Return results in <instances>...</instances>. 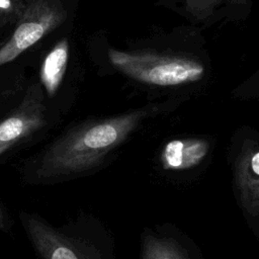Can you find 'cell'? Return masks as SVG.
I'll return each mask as SVG.
<instances>
[{"label":"cell","instance_id":"5b68a950","mask_svg":"<svg viewBox=\"0 0 259 259\" xmlns=\"http://www.w3.org/2000/svg\"><path fill=\"white\" fill-rule=\"evenodd\" d=\"M41 101V90L38 85H33L16 108L0 122V159L46 125L45 106Z\"/></svg>","mask_w":259,"mask_h":259},{"label":"cell","instance_id":"9c48e42d","mask_svg":"<svg viewBox=\"0 0 259 259\" xmlns=\"http://www.w3.org/2000/svg\"><path fill=\"white\" fill-rule=\"evenodd\" d=\"M143 259H189L184 249L170 238L147 235L143 239Z\"/></svg>","mask_w":259,"mask_h":259},{"label":"cell","instance_id":"30bf717a","mask_svg":"<svg viewBox=\"0 0 259 259\" xmlns=\"http://www.w3.org/2000/svg\"><path fill=\"white\" fill-rule=\"evenodd\" d=\"M26 5V0H0V27L15 24Z\"/></svg>","mask_w":259,"mask_h":259},{"label":"cell","instance_id":"ba28073f","mask_svg":"<svg viewBox=\"0 0 259 259\" xmlns=\"http://www.w3.org/2000/svg\"><path fill=\"white\" fill-rule=\"evenodd\" d=\"M68 61V42L60 41L45 58L40 68V81L49 95H54L64 77Z\"/></svg>","mask_w":259,"mask_h":259},{"label":"cell","instance_id":"277c9868","mask_svg":"<svg viewBox=\"0 0 259 259\" xmlns=\"http://www.w3.org/2000/svg\"><path fill=\"white\" fill-rule=\"evenodd\" d=\"M59 21V11L51 0H31L16 21L11 36L0 48V66L15 60L38 41Z\"/></svg>","mask_w":259,"mask_h":259},{"label":"cell","instance_id":"7c38bea8","mask_svg":"<svg viewBox=\"0 0 259 259\" xmlns=\"http://www.w3.org/2000/svg\"><path fill=\"white\" fill-rule=\"evenodd\" d=\"M2 45H3V42H1V41H0V48L2 47Z\"/></svg>","mask_w":259,"mask_h":259},{"label":"cell","instance_id":"7a4b0ae2","mask_svg":"<svg viewBox=\"0 0 259 259\" xmlns=\"http://www.w3.org/2000/svg\"><path fill=\"white\" fill-rule=\"evenodd\" d=\"M112 64L130 77L148 84L171 86L198 80L203 67L195 61L183 58L149 54H127L110 50Z\"/></svg>","mask_w":259,"mask_h":259},{"label":"cell","instance_id":"52a82bcc","mask_svg":"<svg viewBox=\"0 0 259 259\" xmlns=\"http://www.w3.org/2000/svg\"><path fill=\"white\" fill-rule=\"evenodd\" d=\"M210 144L203 139H180L168 142L161 153L164 169L183 171L201 164L209 153Z\"/></svg>","mask_w":259,"mask_h":259},{"label":"cell","instance_id":"8992f818","mask_svg":"<svg viewBox=\"0 0 259 259\" xmlns=\"http://www.w3.org/2000/svg\"><path fill=\"white\" fill-rule=\"evenodd\" d=\"M234 183L241 206L256 218L259 212V146L257 139L247 138L233 162Z\"/></svg>","mask_w":259,"mask_h":259},{"label":"cell","instance_id":"3957f363","mask_svg":"<svg viewBox=\"0 0 259 259\" xmlns=\"http://www.w3.org/2000/svg\"><path fill=\"white\" fill-rule=\"evenodd\" d=\"M20 219L41 259H103L97 248L84 239L68 235L36 215L21 212Z\"/></svg>","mask_w":259,"mask_h":259},{"label":"cell","instance_id":"6da1fadb","mask_svg":"<svg viewBox=\"0 0 259 259\" xmlns=\"http://www.w3.org/2000/svg\"><path fill=\"white\" fill-rule=\"evenodd\" d=\"M144 113L133 112L77 126L57 139L37 161L41 180L73 177L99 166L135 131Z\"/></svg>","mask_w":259,"mask_h":259},{"label":"cell","instance_id":"8fae6325","mask_svg":"<svg viewBox=\"0 0 259 259\" xmlns=\"http://www.w3.org/2000/svg\"><path fill=\"white\" fill-rule=\"evenodd\" d=\"M6 215L4 210L2 209V207L0 206V230H4L6 228Z\"/></svg>","mask_w":259,"mask_h":259}]
</instances>
